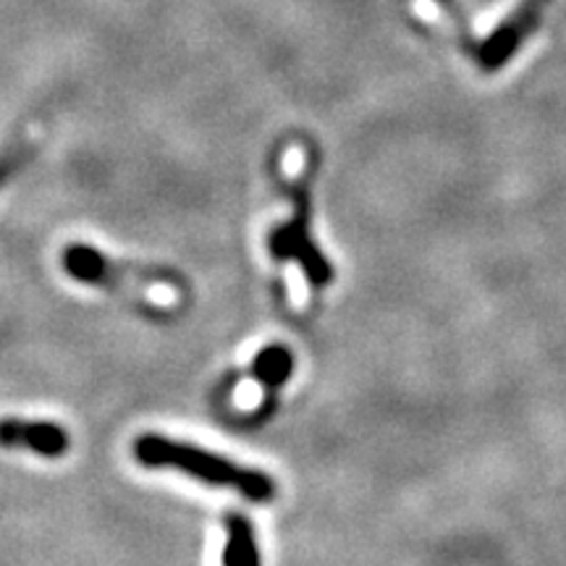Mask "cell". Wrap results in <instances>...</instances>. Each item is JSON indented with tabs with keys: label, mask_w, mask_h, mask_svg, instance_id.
Masks as SVG:
<instances>
[{
	"label": "cell",
	"mask_w": 566,
	"mask_h": 566,
	"mask_svg": "<svg viewBox=\"0 0 566 566\" xmlns=\"http://www.w3.org/2000/svg\"><path fill=\"white\" fill-rule=\"evenodd\" d=\"M134 457L139 464L150 467V470H176L184 475L202 480L205 485L212 488H229L237 491L244 499L271 501L275 495L273 478L265 472L252 470V467H242L221 454H212L200 446L176 441V438H166L158 433H145L134 441Z\"/></svg>",
	"instance_id": "1"
},
{
	"label": "cell",
	"mask_w": 566,
	"mask_h": 566,
	"mask_svg": "<svg viewBox=\"0 0 566 566\" xmlns=\"http://www.w3.org/2000/svg\"><path fill=\"white\" fill-rule=\"evenodd\" d=\"M289 195L296 205V212L292 221L271 231V239H268L271 258L279 260V263L296 260L313 286H328L334 281V268L310 237V195L300 187L289 189Z\"/></svg>",
	"instance_id": "2"
},
{
	"label": "cell",
	"mask_w": 566,
	"mask_h": 566,
	"mask_svg": "<svg viewBox=\"0 0 566 566\" xmlns=\"http://www.w3.org/2000/svg\"><path fill=\"white\" fill-rule=\"evenodd\" d=\"M61 263L74 281L87 283L97 289H126V286H145V283H174L176 275L163 268L118 263V260L105 258L90 244H69L61 254Z\"/></svg>",
	"instance_id": "3"
},
{
	"label": "cell",
	"mask_w": 566,
	"mask_h": 566,
	"mask_svg": "<svg viewBox=\"0 0 566 566\" xmlns=\"http://www.w3.org/2000/svg\"><path fill=\"white\" fill-rule=\"evenodd\" d=\"M0 446L3 449H24L45 459H59L69 451V430L59 422L48 420H21V417H3L0 420Z\"/></svg>",
	"instance_id": "4"
},
{
	"label": "cell",
	"mask_w": 566,
	"mask_h": 566,
	"mask_svg": "<svg viewBox=\"0 0 566 566\" xmlns=\"http://www.w3.org/2000/svg\"><path fill=\"white\" fill-rule=\"evenodd\" d=\"M546 3L548 0H527V3L522 6V11L514 13V17L509 19L506 27H501V30L485 42V45L478 48L475 59L480 66H483L485 71L504 66V61L516 51L520 40L527 38L530 30H533L535 21H537V13H541V9H546Z\"/></svg>",
	"instance_id": "5"
},
{
	"label": "cell",
	"mask_w": 566,
	"mask_h": 566,
	"mask_svg": "<svg viewBox=\"0 0 566 566\" xmlns=\"http://www.w3.org/2000/svg\"><path fill=\"white\" fill-rule=\"evenodd\" d=\"M294 373V354L281 344H271L265 349L258 352V357L252 359L250 375L258 380L265 391H275L292 378Z\"/></svg>",
	"instance_id": "6"
},
{
	"label": "cell",
	"mask_w": 566,
	"mask_h": 566,
	"mask_svg": "<svg viewBox=\"0 0 566 566\" xmlns=\"http://www.w3.org/2000/svg\"><path fill=\"white\" fill-rule=\"evenodd\" d=\"M34 158V145L32 142H13L0 153V189L17 176L21 168Z\"/></svg>",
	"instance_id": "7"
},
{
	"label": "cell",
	"mask_w": 566,
	"mask_h": 566,
	"mask_svg": "<svg viewBox=\"0 0 566 566\" xmlns=\"http://www.w3.org/2000/svg\"><path fill=\"white\" fill-rule=\"evenodd\" d=\"M237 566H260V554H254L250 558H244V562H239Z\"/></svg>",
	"instance_id": "8"
}]
</instances>
